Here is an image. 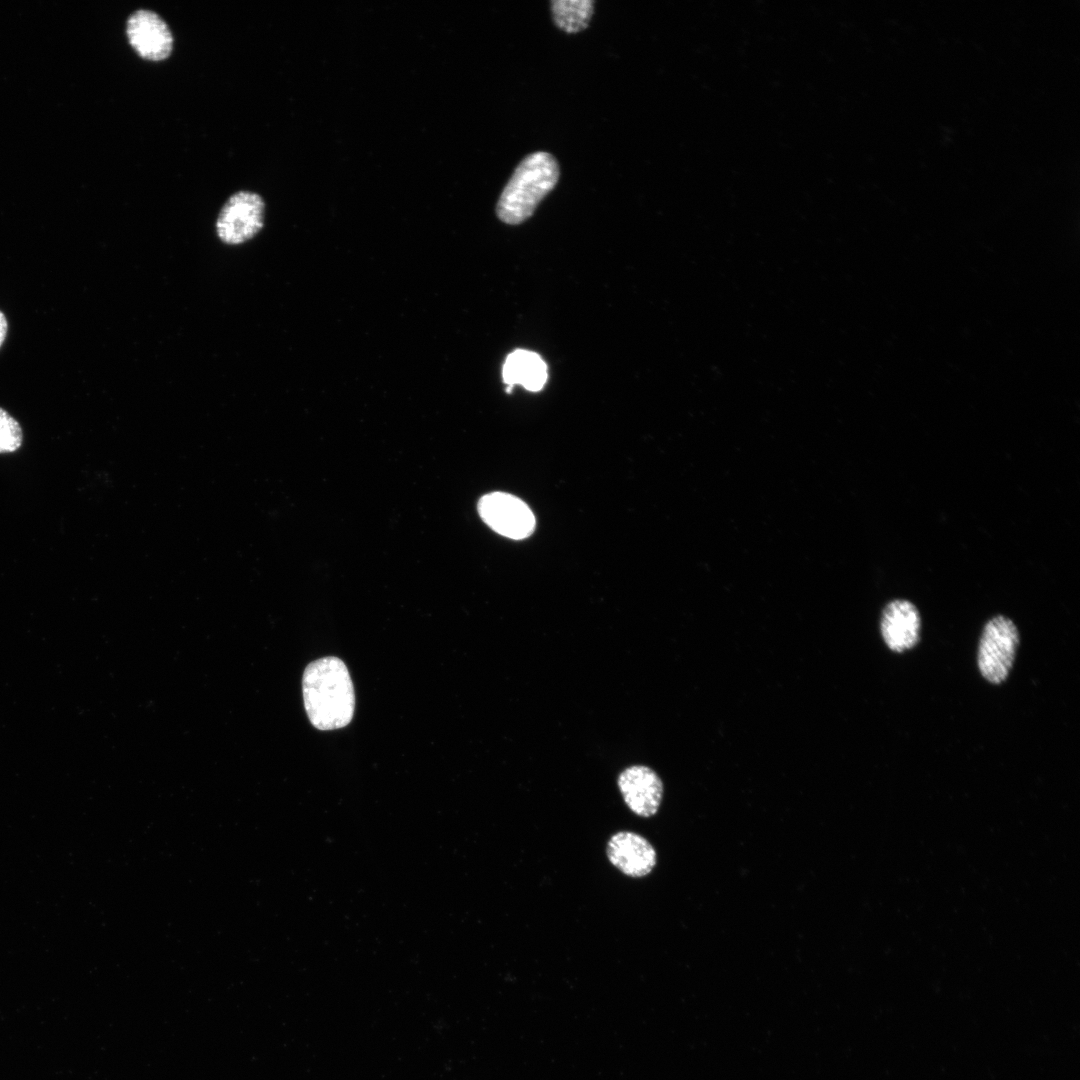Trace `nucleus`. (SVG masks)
Listing matches in <instances>:
<instances>
[{
    "instance_id": "obj_1",
    "label": "nucleus",
    "mask_w": 1080,
    "mask_h": 1080,
    "mask_svg": "<svg viewBox=\"0 0 1080 1080\" xmlns=\"http://www.w3.org/2000/svg\"><path fill=\"white\" fill-rule=\"evenodd\" d=\"M305 710L319 730L347 726L354 714L355 694L345 663L335 656L317 659L305 668L302 678Z\"/></svg>"
},
{
    "instance_id": "obj_2",
    "label": "nucleus",
    "mask_w": 1080,
    "mask_h": 1080,
    "mask_svg": "<svg viewBox=\"0 0 1080 1080\" xmlns=\"http://www.w3.org/2000/svg\"><path fill=\"white\" fill-rule=\"evenodd\" d=\"M559 175V164L552 154L537 151L527 155L517 165L499 197L498 218L510 225L527 220L555 187Z\"/></svg>"
},
{
    "instance_id": "obj_3",
    "label": "nucleus",
    "mask_w": 1080,
    "mask_h": 1080,
    "mask_svg": "<svg viewBox=\"0 0 1080 1080\" xmlns=\"http://www.w3.org/2000/svg\"><path fill=\"white\" fill-rule=\"evenodd\" d=\"M1019 633L1014 622L1006 616L997 615L985 624L977 652L981 675L992 684L1006 680L1013 666Z\"/></svg>"
},
{
    "instance_id": "obj_4",
    "label": "nucleus",
    "mask_w": 1080,
    "mask_h": 1080,
    "mask_svg": "<svg viewBox=\"0 0 1080 1080\" xmlns=\"http://www.w3.org/2000/svg\"><path fill=\"white\" fill-rule=\"evenodd\" d=\"M263 224L261 196L251 191H238L223 205L216 221V232L225 244L238 245L252 239Z\"/></svg>"
},
{
    "instance_id": "obj_5",
    "label": "nucleus",
    "mask_w": 1080,
    "mask_h": 1080,
    "mask_svg": "<svg viewBox=\"0 0 1080 1080\" xmlns=\"http://www.w3.org/2000/svg\"><path fill=\"white\" fill-rule=\"evenodd\" d=\"M478 511L489 527L511 539L526 538L535 528V517L528 505L508 493L484 495L479 501Z\"/></svg>"
},
{
    "instance_id": "obj_6",
    "label": "nucleus",
    "mask_w": 1080,
    "mask_h": 1080,
    "mask_svg": "<svg viewBox=\"0 0 1080 1080\" xmlns=\"http://www.w3.org/2000/svg\"><path fill=\"white\" fill-rule=\"evenodd\" d=\"M130 45L144 59L160 61L173 49V36L167 23L154 11L139 9L130 14L126 24Z\"/></svg>"
},
{
    "instance_id": "obj_7",
    "label": "nucleus",
    "mask_w": 1080,
    "mask_h": 1080,
    "mask_svg": "<svg viewBox=\"0 0 1080 1080\" xmlns=\"http://www.w3.org/2000/svg\"><path fill=\"white\" fill-rule=\"evenodd\" d=\"M618 788L628 808L637 816L651 817L660 807L663 783L648 766L632 765L618 776Z\"/></svg>"
},
{
    "instance_id": "obj_8",
    "label": "nucleus",
    "mask_w": 1080,
    "mask_h": 1080,
    "mask_svg": "<svg viewBox=\"0 0 1080 1080\" xmlns=\"http://www.w3.org/2000/svg\"><path fill=\"white\" fill-rule=\"evenodd\" d=\"M606 852L614 867L633 878L648 875L657 862L652 844L642 835L631 831L613 834L608 840Z\"/></svg>"
},
{
    "instance_id": "obj_9",
    "label": "nucleus",
    "mask_w": 1080,
    "mask_h": 1080,
    "mask_svg": "<svg viewBox=\"0 0 1080 1080\" xmlns=\"http://www.w3.org/2000/svg\"><path fill=\"white\" fill-rule=\"evenodd\" d=\"M920 628L919 611L908 600H893L882 611L881 635L887 647L894 652L912 649L919 642Z\"/></svg>"
},
{
    "instance_id": "obj_10",
    "label": "nucleus",
    "mask_w": 1080,
    "mask_h": 1080,
    "mask_svg": "<svg viewBox=\"0 0 1080 1080\" xmlns=\"http://www.w3.org/2000/svg\"><path fill=\"white\" fill-rule=\"evenodd\" d=\"M502 376L507 384L508 393L514 385H521L529 391L537 392L546 383L547 366L537 353L518 349L506 357Z\"/></svg>"
},
{
    "instance_id": "obj_11",
    "label": "nucleus",
    "mask_w": 1080,
    "mask_h": 1080,
    "mask_svg": "<svg viewBox=\"0 0 1080 1080\" xmlns=\"http://www.w3.org/2000/svg\"><path fill=\"white\" fill-rule=\"evenodd\" d=\"M594 2L591 0L551 1L553 21L567 33L584 30L592 17Z\"/></svg>"
},
{
    "instance_id": "obj_12",
    "label": "nucleus",
    "mask_w": 1080,
    "mask_h": 1080,
    "mask_svg": "<svg viewBox=\"0 0 1080 1080\" xmlns=\"http://www.w3.org/2000/svg\"><path fill=\"white\" fill-rule=\"evenodd\" d=\"M22 442L23 433L18 421L0 408V454L15 452Z\"/></svg>"
},
{
    "instance_id": "obj_13",
    "label": "nucleus",
    "mask_w": 1080,
    "mask_h": 1080,
    "mask_svg": "<svg viewBox=\"0 0 1080 1080\" xmlns=\"http://www.w3.org/2000/svg\"><path fill=\"white\" fill-rule=\"evenodd\" d=\"M7 320L4 314L0 311V347L3 344L7 334Z\"/></svg>"
}]
</instances>
